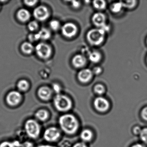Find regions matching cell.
Instances as JSON below:
<instances>
[{
  "instance_id": "obj_1",
  "label": "cell",
  "mask_w": 147,
  "mask_h": 147,
  "mask_svg": "<svg viewBox=\"0 0 147 147\" xmlns=\"http://www.w3.org/2000/svg\"><path fill=\"white\" fill-rule=\"evenodd\" d=\"M58 123L61 129L67 135L75 134L80 126L77 118L71 113H65L61 115L59 118Z\"/></svg>"
},
{
  "instance_id": "obj_2",
  "label": "cell",
  "mask_w": 147,
  "mask_h": 147,
  "mask_svg": "<svg viewBox=\"0 0 147 147\" xmlns=\"http://www.w3.org/2000/svg\"><path fill=\"white\" fill-rule=\"evenodd\" d=\"M54 105L57 111L66 112L72 108L73 102L68 96L59 94L54 98Z\"/></svg>"
},
{
  "instance_id": "obj_3",
  "label": "cell",
  "mask_w": 147,
  "mask_h": 147,
  "mask_svg": "<svg viewBox=\"0 0 147 147\" xmlns=\"http://www.w3.org/2000/svg\"><path fill=\"white\" fill-rule=\"evenodd\" d=\"M105 32L100 28L90 30L87 34V39L90 44L94 46L100 45L104 42Z\"/></svg>"
},
{
  "instance_id": "obj_4",
  "label": "cell",
  "mask_w": 147,
  "mask_h": 147,
  "mask_svg": "<svg viewBox=\"0 0 147 147\" xmlns=\"http://www.w3.org/2000/svg\"><path fill=\"white\" fill-rule=\"evenodd\" d=\"M25 130L27 136L33 139L37 138L41 132V126L36 120L29 119L26 122Z\"/></svg>"
},
{
  "instance_id": "obj_5",
  "label": "cell",
  "mask_w": 147,
  "mask_h": 147,
  "mask_svg": "<svg viewBox=\"0 0 147 147\" xmlns=\"http://www.w3.org/2000/svg\"><path fill=\"white\" fill-rule=\"evenodd\" d=\"M36 53L37 55L42 59H47L51 55L52 49L49 45L45 43H38L35 48Z\"/></svg>"
},
{
  "instance_id": "obj_6",
  "label": "cell",
  "mask_w": 147,
  "mask_h": 147,
  "mask_svg": "<svg viewBox=\"0 0 147 147\" xmlns=\"http://www.w3.org/2000/svg\"><path fill=\"white\" fill-rule=\"evenodd\" d=\"M61 136V131L58 128L51 127L47 128L44 133V139L47 142H55L57 141Z\"/></svg>"
},
{
  "instance_id": "obj_7",
  "label": "cell",
  "mask_w": 147,
  "mask_h": 147,
  "mask_svg": "<svg viewBox=\"0 0 147 147\" xmlns=\"http://www.w3.org/2000/svg\"><path fill=\"white\" fill-rule=\"evenodd\" d=\"M93 105L96 111L101 113L107 111L110 107L109 101L105 98L100 96L94 99Z\"/></svg>"
},
{
  "instance_id": "obj_8",
  "label": "cell",
  "mask_w": 147,
  "mask_h": 147,
  "mask_svg": "<svg viewBox=\"0 0 147 147\" xmlns=\"http://www.w3.org/2000/svg\"><path fill=\"white\" fill-rule=\"evenodd\" d=\"M22 96L20 92L17 91H11L6 96V102L11 106H15L19 104L22 100Z\"/></svg>"
},
{
  "instance_id": "obj_9",
  "label": "cell",
  "mask_w": 147,
  "mask_h": 147,
  "mask_svg": "<svg viewBox=\"0 0 147 147\" xmlns=\"http://www.w3.org/2000/svg\"><path fill=\"white\" fill-rule=\"evenodd\" d=\"M61 31L64 36L68 38H71L75 36L77 33V27L73 23H66L62 27Z\"/></svg>"
},
{
  "instance_id": "obj_10",
  "label": "cell",
  "mask_w": 147,
  "mask_h": 147,
  "mask_svg": "<svg viewBox=\"0 0 147 147\" xmlns=\"http://www.w3.org/2000/svg\"><path fill=\"white\" fill-rule=\"evenodd\" d=\"M33 15L38 20L43 21L49 18V13L48 8L46 7L39 6L34 10Z\"/></svg>"
},
{
  "instance_id": "obj_11",
  "label": "cell",
  "mask_w": 147,
  "mask_h": 147,
  "mask_svg": "<svg viewBox=\"0 0 147 147\" xmlns=\"http://www.w3.org/2000/svg\"><path fill=\"white\" fill-rule=\"evenodd\" d=\"M92 20L94 24L99 28H103L106 26V18L105 14L102 13H94L93 16Z\"/></svg>"
},
{
  "instance_id": "obj_12",
  "label": "cell",
  "mask_w": 147,
  "mask_h": 147,
  "mask_svg": "<svg viewBox=\"0 0 147 147\" xmlns=\"http://www.w3.org/2000/svg\"><path fill=\"white\" fill-rule=\"evenodd\" d=\"M92 71L88 69H84L78 73V78L82 83H86L90 81L93 76Z\"/></svg>"
},
{
  "instance_id": "obj_13",
  "label": "cell",
  "mask_w": 147,
  "mask_h": 147,
  "mask_svg": "<svg viewBox=\"0 0 147 147\" xmlns=\"http://www.w3.org/2000/svg\"><path fill=\"white\" fill-rule=\"evenodd\" d=\"M52 92L51 89L48 86L40 87L38 91V97L43 100H48L51 98Z\"/></svg>"
},
{
  "instance_id": "obj_14",
  "label": "cell",
  "mask_w": 147,
  "mask_h": 147,
  "mask_svg": "<svg viewBox=\"0 0 147 147\" xmlns=\"http://www.w3.org/2000/svg\"><path fill=\"white\" fill-rule=\"evenodd\" d=\"M80 136L82 142L86 143L92 141L93 138L94 134L91 130L88 129H84L81 131Z\"/></svg>"
},
{
  "instance_id": "obj_15",
  "label": "cell",
  "mask_w": 147,
  "mask_h": 147,
  "mask_svg": "<svg viewBox=\"0 0 147 147\" xmlns=\"http://www.w3.org/2000/svg\"><path fill=\"white\" fill-rule=\"evenodd\" d=\"M86 63V59L84 56L77 55L73 57L72 63L76 68H81L84 67Z\"/></svg>"
},
{
  "instance_id": "obj_16",
  "label": "cell",
  "mask_w": 147,
  "mask_h": 147,
  "mask_svg": "<svg viewBox=\"0 0 147 147\" xmlns=\"http://www.w3.org/2000/svg\"><path fill=\"white\" fill-rule=\"evenodd\" d=\"M17 17L20 21L26 22L30 18L31 14L28 10L26 9H21L18 12Z\"/></svg>"
},
{
  "instance_id": "obj_17",
  "label": "cell",
  "mask_w": 147,
  "mask_h": 147,
  "mask_svg": "<svg viewBox=\"0 0 147 147\" xmlns=\"http://www.w3.org/2000/svg\"><path fill=\"white\" fill-rule=\"evenodd\" d=\"M35 116L38 120L41 121H45L47 120L49 118V113L47 110L40 109L36 113Z\"/></svg>"
},
{
  "instance_id": "obj_18",
  "label": "cell",
  "mask_w": 147,
  "mask_h": 147,
  "mask_svg": "<svg viewBox=\"0 0 147 147\" xmlns=\"http://www.w3.org/2000/svg\"><path fill=\"white\" fill-rule=\"evenodd\" d=\"M39 39L47 40L51 37V33L48 29L42 28L37 33Z\"/></svg>"
},
{
  "instance_id": "obj_19",
  "label": "cell",
  "mask_w": 147,
  "mask_h": 147,
  "mask_svg": "<svg viewBox=\"0 0 147 147\" xmlns=\"http://www.w3.org/2000/svg\"><path fill=\"white\" fill-rule=\"evenodd\" d=\"M21 49L25 54H30L34 50V47L31 43L25 42L22 45Z\"/></svg>"
},
{
  "instance_id": "obj_20",
  "label": "cell",
  "mask_w": 147,
  "mask_h": 147,
  "mask_svg": "<svg viewBox=\"0 0 147 147\" xmlns=\"http://www.w3.org/2000/svg\"><path fill=\"white\" fill-rule=\"evenodd\" d=\"M101 56L100 52L94 51L91 52L88 55L89 60L93 63H97L100 61Z\"/></svg>"
},
{
  "instance_id": "obj_21",
  "label": "cell",
  "mask_w": 147,
  "mask_h": 147,
  "mask_svg": "<svg viewBox=\"0 0 147 147\" xmlns=\"http://www.w3.org/2000/svg\"><path fill=\"white\" fill-rule=\"evenodd\" d=\"M93 5L94 8L98 10H104L106 7V3L105 1L102 0L94 1L93 2Z\"/></svg>"
},
{
  "instance_id": "obj_22",
  "label": "cell",
  "mask_w": 147,
  "mask_h": 147,
  "mask_svg": "<svg viewBox=\"0 0 147 147\" xmlns=\"http://www.w3.org/2000/svg\"><path fill=\"white\" fill-rule=\"evenodd\" d=\"M29 82L25 80H22L19 81L18 83V88L21 91H26L29 88Z\"/></svg>"
},
{
  "instance_id": "obj_23",
  "label": "cell",
  "mask_w": 147,
  "mask_h": 147,
  "mask_svg": "<svg viewBox=\"0 0 147 147\" xmlns=\"http://www.w3.org/2000/svg\"><path fill=\"white\" fill-rule=\"evenodd\" d=\"M139 136L144 144L147 145V128L142 129Z\"/></svg>"
},
{
  "instance_id": "obj_24",
  "label": "cell",
  "mask_w": 147,
  "mask_h": 147,
  "mask_svg": "<svg viewBox=\"0 0 147 147\" xmlns=\"http://www.w3.org/2000/svg\"><path fill=\"white\" fill-rule=\"evenodd\" d=\"M123 7L122 3L121 1H119V2L113 4L111 7V10L114 13H118L121 11Z\"/></svg>"
},
{
  "instance_id": "obj_25",
  "label": "cell",
  "mask_w": 147,
  "mask_h": 147,
  "mask_svg": "<svg viewBox=\"0 0 147 147\" xmlns=\"http://www.w3.org/2000/svg\"><path fill=\"white\" fill-rule=\"evenodd\" d=\"M94 90L95 93L100 95L104 94L105 92V87L101 84H100L95 85L94 88Z\"/></svg>"
},
{
  "instance_id": "obj_26",
  "label": "cell",
  "mask_w": 147,
  "mask_h": 147,
  "mask_svg": "<svg viewBox=\"0 0 147 147\" xmlns=\"http://www.w3.org/2000/svg\"><path fill=\"white\" fill-rule=\"evenodd\" d=\"M121 2L123 5V7L129 8V9L133 8L136 4V1H121Z\"/></svg>"
},
{
  "instance_id": "obj_27",
  "label": "cell",
  "mask_w": 147,
  "mask_h": 147,
  "mask_svg": "<svg viewBox=\"0 0 147 147\" xmlns=\"http://www.w3.org/2000/svg\"><path fill=\"white\" fill-rule=\"evenodd\" d=\"M49 26L50 28L54 31H57L59 30L61 27L60 22L57 20H52L50 22Z\"/></svg>"
},
{
  "instance_id": "obj_28",
  "label": "cell",
  "mask_w": 147,
  "mask_h": 147,
  "mask_svg": "<svg viewBox=\"0 0 147 147\" xmlns=\"http://www.w3.org/2000/svg\"><path fill=\"white\" fill-rule=\"evenodd\" d=\"M28 27L30 30L34 31L38 28V23L36 21H31L28 24Z\"/></svg>"
},
{
  "instance_id": "obj_29",
  "label": "cell",
  "mask_w": 147,
  "mask_h": 147,
  "mask_svg": "<svg viewBox=\"0 0 147 147\" xmlns=\"http://www.w3.org/2000/svg\"><path fill=\"white\" fill-rule=\"evenodd\" d=\"M0 147H15L13 142L4 141L0 143Z\"/></svg>"
},
{
  "instance_id": "obj_30",
  "label": "cell",
  "mask_w": 147,
  "mask_h": 147,
  "mask_svg": "<svg viewBox=\"0 0 147 147\" xmlns=\"http://www.w3.org/2000/svg\"><path fill=\"white\" fill-rule=\"evenodd\" d=\"M141 115L144 120L147 121V107L143 108L141 111Z\"/></svg>"
},
{
  "instance_id": "obj_31",
  "label": "cell",
  "mask_w": 147,
  "mask_h": 147,
  "mask_svg": "<svg viewBox=\"0 0 147 147\" xmlns=\"http://www.w3.org/2000/svg\"><path fill=\"white\" fill-rule=\"evenodd\" d=\"M29 39L30 41L31 42H35L39 40L38 36L37 33L30 34L29 36Z\"/></svg>"
},
{
  "instance_id": "obj_32",
  "label": "cell",
  "mask_w": 147,
  "mask_h": 147,
  "mask_svg": "<svg viewBox=\"0 0 147 147\" xmlns=\"http://www.w3.org/2000/svg\"><path fill=\"white\" fill-rule=\"evenodd\" d=\"M53 89L54 91L57 94H60V92L61 91V88L58 84H54L53 85Z\"/></svg>"
},
{
  "instance_id": "obj_33",
  "label": "cell",
  "mask_w": 147,
  "mask_h": 147,
  "mask_svg": "<svg viewBox=\"0 0 147 147\" xmlns=\"http://www.w3.org/2000/svg\"><path fill=\"white\" fill-rule=\"evenodd\" d=\"M25 4L29 7H33L38 2L37 1H25Z\"/></svg>"
},
{
  "instance_id": "obj_34",
  "label": "cell",
  "mask_w": 147,
  "mask_h": 147,
  "mask_svg": "<svg viewBox=\"0 0 147 147\" xmlns=\"http://www.w3.org/2000/svg\"><path fill=\"white\" fill-rule=\"evenodd\" d=\"M142 129L141 127H139V126H136L133 128V132L135 135H139L141 131H142Z\"/></svg>"
},
{
  "instance_id": "obj_35",
  "label": "cell",
  "mask_w": 147,
  "mask_h": 147,
  "mask_svg": "<svg viewBox=\"0 0 147 147\" xmlns=\"http://www.w3.org/2000/svg\"><path fill=\"white\" fill-rule=\"evenodd\" d=\"M20 147H34V145L31 142L27 141L22 144Z\"/></svg>"
},
{
  "instance_id": "obj_36",
  "label": "cell",
  "mask_w": 147,
  "mask_h": 147,
  "mask_svg": "<svg viewBox=\"0 0 147 147\" xmlns=\"http://www.w3.org/2000/svg\"><path fill=\"white\" fill-rule=\"evenodd\" d=\"M72 147H88V146L86 143L81 142H78L75 144Z\"/></svg>"
},
{
  "instance_id": "obj_37",
  "label": "cell",
  "mask_w": 147,
  "mask_h": 147,
  "mask_svg": "<svg viewBox=\"0 0 147 147\" xmlns=\"http://www.w3.org/2000/svg\"><path fill=\"white\" fill-rule=\"evenodd\" d=\"M71 4H72V7L74 8H78L80 6V2L79 1H71Z\"/></svg>"
},
{
  "instance_id": "obj_38",
  "label": "cell",
  "mask_w": 147,
  "mask_h": 147,
  "mask_svg": "<svg viewBox=\"0 0 147 147\" xmlns=\"http://www.w3.org/2000/svg\"><path fill=\"white\" fill-rule=\"evenodd\" d=\"M102 71L101 68L100 67H96L94 68L92 72L93 74H94L98 75L99 74H100V73Z\"/></svg>"
},
{
  "instance_id": "obj_39",
  "label": "cell",
  "mask_w": 147,
  "mask_h": 147,
  "mask_svg": "<svg viewBox=\"0 0 147 147\" xmlns=\"http://www.w3.org/2000/svg\"><path fill=\"white\" fill-rule=\"evenodd\" d=\"M131 147H147L146 145L143 144L136 143L133 144Z\"/></svg>"
},
{
  "instance_id": "obj_40",
  "label": "cell",
  "mask_w": 147,
  "mask_h": 147,
  "mask_svg": "<svg viewBox=\"0 0 147 147\" xmlns=\"http://www.w3.org/2000/svg\"><path fill=\"white\" fill-rule=\"evenodd\" d=\"M37 147H56L53 145H49V144H41Z\"/></svg>"
},
{
  "instance_id": "obj_41",
  "label": "cell",
  "mask_w": 147,
  "mask_h": 147,
  "mask_svg": "<svg viewBox=\"0 0 147 147\" xmlns=\"http://www.w3.org/2000/svg\"></svg>"
},
{
  "instance_id": "obj_42",
  "label": "cell",
  "mask_w": 147,
  "mask_h": 147,
  "mask_svg": "<svg viewBox=\"0 0 147 147\" xmlns=\"http://www.w3.org/2000/svg\"></svg>"
}]
</instances>
